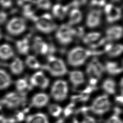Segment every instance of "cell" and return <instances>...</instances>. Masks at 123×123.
Masks as SVG:
<instances>
[{"mask_svg": "<svg viewBox=\"0 0 123 123\" xmlns=\"http://www.w3.org/2000/svg\"><path fill=\"white\" fill-rule=\"evenodd\" d=\"M74 108L73 103L70 104L66 108L64 111V113L65 117H68L72 113Z\"/></svg>", "mask_w": 123, "mask_h": 123, "instance_id": "obj_34", "label": "cell"}, {"mask_svg": "<svg viewBox=\"0 0 123 123\" xmlns=\"http://www.w3.org/2000/svg\"><path fill=\"white\" fill-rule=\"evenodd\" d=\"M105 69L110 74L117 75L122 72L123 68L116 62H108L105 64Z\"/></svg>", "mask_w": 123, "mask_h": 123, "instance_id": "obj_22", "label": "cell"}, {"mask_svg": "<svg viewBox=\"0 0 123 123\" xmlns=\"http://www.w3.org/2000/svg\"><path fill=\"white\" fill-rule=\"evenodd\" d=\"M116 101L119 103L122 104L123 103V97L122 96H118L116 97Z\"/></svg>", "mask_w": 123, "mask_h": 123, "instance_id": "obj_41", "label": "cell"}, {"mask_svg": "<svg viewBox=\"0 0 123 123\" xmlns=\"http://www.w3.org/2000/svg\"><path fill=\"white\" fill-rule=\"evenodd\" d=\"M122 122L121 120L117 115H113L108 119L106 123H120Z\"/></svg>", "mask_w": 123, "mask_h": 123, "instance_id": "obj_35", "label": "cell"}, {"mask_svg": "<svg viewBox=\"0 0 123 123\" xmlns=\"http://www.w3.org/2000/svg\"><path fill=\"white\" fill-rule=\"evenodd\" d=\"M14 55L13 50L10 45L4 44L0 46V59L8 60L13 57Z\"/></svg>", "mask_w": 123, "mask_h": 123, "instance_id": "obj_18", "label": "cell"}, {"mask_svg": "<svg viewBox=\"0 0 123 123\" xmlns=\"http://www.w3.org/2000/svg\"><path fill=\"white\" fill-rule=\"evenodd\" d=\"M123 48L121 44H108L105 47V51L109 56L116 57L118 56L123 52Z\"/></svg>", "mask_w": 123, "mask_h": 123, "instance_id": "obj_15", "label": "cell"}, {"mask_svg": "<svg viewBox=\"0 0 123 123\" xmlns=\"http://www.w3.org/2000/svg\"><path fill=\"white\" fill-rule=\"evenodd\" d=\"M6 121L5 118H4L2 117H0V123H5Z\"/></svg>", "mask_w": 123, "mask_h": 123, "instance_id": "obj_42", "label": "cell"}, {"mask_svg": "<svg viewBox=\"0 0 123 123\" xmlns=\"http://www.w3.org/2000/svg\"><path fill=\"white\" fill-rule=\"evenodd\" d=\"M90 4L92 6H102L105 4V1L104 0H94L92 1L90 3Z\"/></svg>", "mask_w": 123, "mask_h": 123, "instance_id": "obj_38", "label": "cell"}, {"mask_svg": "<svg viewBox=\"0 0 123 123\" xmlns=\"http://www.w3.org/2000/svg\"><path fill=\"white\" fill-rule=\"evenodd\" d=\"M105 12L106 14L107 21L109 23L116 22L122 17V11L120 8L111 3L107 4L105 6Z\"/></svg>", "mask_w": 123, "mask_h": 123, "instance_id": "obj_8", "label": "cell"}, {"mask_svg": "<svg viewBox=\"0 0 123 123\" xmlns=\"http://www.w3.org/2000/svg\"><path fill=\"white\" fill-rule=\"evenodd\" d=\"M82 15L81 12L77 8H73L70 12L68 25H74L79 23L82 19Z\"/></svg>", "mask_w": 123, "mask_h": 123, "instance_id": "obj_23", "label": "cell"}, {"mask_svg": "<svg viewBox=\"0 0 123 123\" xmlns=\"http://www.w3.org/2000/svg\"><path fill=\"white\" fill-rule=\"evenodd\" d=\"M111 107V103L107 95L97 97L90 107L92 111L98 115H102L108 111Z\"/></svg>", "mask_w": 123, "mask_h": 123, "instance_id": "obj_5", "label": "cell"}, {"mask_svg": "<svg viewBox=\"0 0 123 123\" xmlns=\"http://www.w3.org/2000/svg\"><path fill=\"white\" fill-rule=\"evenodd\" d=\"M102 87L107 93L113 95L115 93L116 90V82L112 79H107L103 83Z\"/></svg>", "mask_w": 123, "mask_h": 123, "instance_id": "obj_25", "label": "cell"}, {"mask_svg": "<svg viewBox=\"0 0 123 123\" xmlns=\"http://www.w3.org/2000/svg\"><path fill=\"white\" fill-rule=\"evenodd\" d=\"M12 83V79L5 70L0 69V90L8 87Z\"/></svg>", "mask_w": 123, "mask_h": 123, "instance_id": "obj_24", "label": "cell"}, {"mask_svg": "<svg viewBox=\"0 0 123 123\" xmlns=\"http://www.w3.org/2000/svg\"><path fill=\"white\" fill-rule=\"evenodd\" d=\"M32 49L35 53L45 55L49 52V45L40 37H36L34 40Z\"/></svg>", "mask_w": 123, "mask_h": 123, "instance_id": "obj_12", "label": "cell"}, {"mask_svg": "<svg viewBox=\"0 0 123 123\" xmlns=\"http://www.w3.org/2000/svg\"><path fill=\"white\" fill-rule=\"evenodd\" d=\"M43 67L54 77H62L67 72V67L63 61L52 55L48 57L46 65Z\"/></svg>", "mask_w": 123, "mask_h": 123, "instance_id": "obj_2", "label": "cell"}, {"mask_svg": "<svg viewBox=\"0 0 123 123\" xmlns=\"http://www.w3.org/2000/svg\"><path fill=\"white\" fill-rule=\"evenodd\" d=\"M11 71L13 74L19 75L23 72L24 65L23 62L19 58H15L10 65Z\"/></svg>", "mask_w": 123, "mask_h": 123, "instance_id": "obj_20", "label": "cell"}, {"mask_svg": "<svg viewBox=\"0 0 123 123\" xmlns=\"http://www.w3.org/2000/svg\"><path fill=\"white\" fill-rule=\"evenodd\" d=\"M68 6H63L60 4L54 5L53 8V13L54 17L62 20L65 18L68 11Z\"/></svg>", "mask_w": 123, "mask_h": 123, "instance_id": "obj_17", "label": "cell"}, {"mask_svg": "<svg viewBox=\"0 0 123 123\" xmlns=\"http://www.w3.org/2000/svg\"><path fill=\"white\" fill-rule=\"evenodd\" d=\"M82 123H96L94 118L91 117L86 116Z\"/></svg>", "mask_w": 123, "mask_h": 123, "instance_id": "obj_40", "label": "cell"}, {"mask_svg": "<svg viewBox=\"0 0 123 123\" xmlns=\"http://www.w3.org/2000/svg\"><path fill=\"white\" fill-rule=\"evenodd\" d=\"M55 123H65L64 120L62 119H60L58 121H57Z\"/></svg>", "mask_w": 123, "mask_h": 123, "instance_id": "obj_43", "label": "cell"}, {"mask_svg": "<svg viewBox=\"0 0 123 123\" xmlns=\"http://www.w3.org/2000/svg\"><path fill=\"white\" fill-rule=\"evenodd\" d=\"M31 85L45 89L48 86L49 80L42 72H37L32 76L30 80Z\"/></svg>", "mask_w": 123, "mask_h": 123, "instance_id": "obj_10", "label": "cell"}, {"mask_svg": "<svg viewBox=\"0 0 123 123\" xmlns=\"http://www.w3.org/2000/svg\"><path fill=\"white\" fill-rule=\"evenodd\" d=\"M27 26L25 21L20 17L12 18L6 25L7 32L11 35H18L25 31Z\"/></svg>", "mask_w": 123, "mask_h": 123, "instance_id": "obj_6", "label": "cell"}, {"mask_svg": "<svg viewBox=\"0 0 123 123\" xmlns=\"http://www.w3.org/2000/svg\"><path fill=\"white\" fill-rule=\"evenodd\" d=\"M86 72L90 77V79L98 80L101 77V76L96 71L93 67L90 64H88L86 68Z\"/></svg>", "mask_w": 123, "mask_h": 123, "instance_id": "obj_30", "label": "cell"}, {"mask_svg": "<svg viewBox=\"0 0 123 123\" xmlns=\"http://www.w3.org/2000/svg\"><path fill=\"white\" fill-rule=\"evenodd\" d=\"M33 20L35 22L37 29L44 33H50L56 29V25L49 13H45L40 17H35Z\"/></svg>", "mask_w": 123, "mask_h": 123, "instance_id": "obj_3", "label": "cell"}, {"mask_svg": "<svg viewBox=\"0 0 123 123\" xmlns=\"http://www.w3.org/2000/svg\"><path fill=\"white\" fill-rule=\"evenodd\" d=\"M101 34L98 32H92L84 36L83 41L85 44L91 45L100 39Z\"/></svg>", "mask_w": 123, "mask_h": 123, "instance_id": "obj_26", "label": "cell"}, {"mask_svg": "<svg viewBox=\"0 0 123 123\" xmlns=\"http://www.w3.org/2000/svg\"><path fill=\"white\" fill-rule=\"evenodd\" d=\"M16 87L18 91H25L28 87V83L25 79H20L16 82Z\"/></svg>", "mask_w": 123, "mask_h": 123, "instance_id": "obj_31", "label": "cell"}, {"mask_svg": "<svg viewBox=\"0 0 123 123\" xmlns=\"http://www.w3.org/2000/svg\"><path fill=\"white\" fill-rule=\"evenodd\" d=\"M103 53V52L101 51L90 50L77 47L68 53L67 61L68 64L72 67H79L83 64L89 57L101 55Z\"/></svg>", "mask_w": 123, "mask_h": 123, "instance_id": "obj_1", "label": "cell"}, {"mask_svg": "<svg viewBox=\"0 0 123 123\" xmlns=\"http://www.w3.org/2000/svg\"><path fill=\"white\" fill-rule=\"evenodd\" d=\"M85 0H77L74 1L72 3H70V6H68V7L72 6L74 8H77L78 7L80 6L81 5H83L86 3Z\"/></svg>", "mask_w": 123, "mask_h": 123, "instance_id": "obj_36", "label": "cell"}, {"mask_svg": "<svg viewBox=\"0 0 123 123\" xmlns=\"http://www.w3.org/2000/svg\"><path fill=\"white\" fill-rule=\"evenodd\" d=\"M2 37V33L1 31V30H0V39Z\"/></svg>", "mask_w": 123, "mask_h": 123, "instance_id": "obj_44", "label": "cell"}, {"mask_svg": "<svg viewBox=\"0 0 123 123\" xmlns=\"http://www.w3.org/2000/svg\"><path fill=\"white\" fill-rule=\"evenodd\" d=\"M102 12L99 9H93L88 13L86 20L87 27L95 28L100 25L101 22Z\"/></svg>", "mask_w": 123, "mask_h": 123, "instance_id": "obj_11", "label": "cell"}, {"mask_svg": "<svg viewBox=\"0 0 123 123\" xmlns=\"http://www.w3.org/2000/svg\"><path fill=\"white\" fill-rule=\"evenodd\" d=\"M68 86L67 82L62 80H57L52 86L51 95L57 101H62L67 98Z\"/></svg>", "mask_w": 123, "mask_h": 123, "instance_id": "obj_4", "label": "cell"}, {"mask_svg": "<svg viewBox=\"0 0 123 123\" xmlns=\"http://www.w3.org/2000/svg\"><path fill=\"white\" fill-rule=\"evenodd\" d=\"M69 80L74 86H79L85 82V78L82 72L79 71L70 72Z\"/></svg>", "mask_w": 123, "mask_h": 123, "instance_id": "obj_16", "label": "cell"}, {"mask_svg": "<svg viewBox=\"0 0 123 123\" xmlns=\"http://www.w3.org/2000/svg\"><path fill=\"white\" fill-rule=\"evenodd\" d=\"M72 32L74 36L77 37H84L85 33V30L82 27H77L74 28H72Z\"/></svg>", "mask_w": 123, "mask_h": 123, "instance_id": "obj_33", "label": "cell"}, {"mask_svg": "<svg viewBox=\"0 0 123 123\" xmlns=\"http://www.w3.org/2000/svg\"><path fill=\"white\" fill-rule=\"evenodd\" d=\"M16 45L17 51L21 54L25 55L28 53L30 46L29 40L27 37L18 40L16 42Z\"/></svg>", "mask_w": 123, "mask_h": 123, "instance_id": "obj_21", "label": "cell"}, {"mask_svg": "<svg viewBox=\"0 0 123 123\" xmlns=\"http://www.w3.org/2000/svg\"><path fill=\"white\" fill-rule=\"evenodd\" d=\"M38 8L44 10H49L51 6V3L48 0H37L35 1Z\"/></svg>", "mask_w": 123, "mask_h": 123, "instance_id": "obj_32", "label": "cell"}, {"mask_svg": "<svg viewBox=\"0 0 123 123\" xmlns=\"http://www.w3.org/2000/svg\"><path fill=\"white\" fill-rule=\"evenodd\" d=\"M0 4L2 6L5 8H8L11 6L12 4V1L9 0H2L0 1Z\"/></svg>", "mask_w": 123, "mask_h": 123, "instance_id": "obj_39", "label": "cell"}, {"mask_svg": "<svg viewBox=\"0 0 123 123\" xmlns=\"http://www.w3.org/2000/svg\"><path fill=\"white\" fill-rule=\"evenodd\" d=\"M55 37L58 41L62 45L69 44L72 41L74 37L72 27L68 25H62L57 31Z\"/></svg>", "mask_w": 123, "mask_h": 123, "instance_id": "obj_7", "label": "cell"}, {"mask_svg": "<svg viewBox=\"0 0 123 123\" xmlns=\"http://www.w3.org/2000/svg\"><path fill=\"white\" fill-rule=\"evenodd\" d=\"M123 35L122 27L120 26H114L107 30L106 35L107 40H118L120 39Z\"/></svg>", "mask_w": 123, "mask_h": 123, "instance_id": "obj_13", "label": "cell"}, {"mask_svg": "<svg viewBox=\"0 0 123 123\" xmlns=\"http://www.w3.org/2000/svg\"><path fill=\"white\" fill-rule=\"evenodd\" d=\"M25 99V97L22 94L11 92L5 96L3 102L9 108H15L18 106Z\"/></svg>", "mask_w": 123, "mask_h": 123, "instance_id": "obj_9", "label": "cell"}, {"mask_svg": "<svg viewBox=\"0 0 123 123\" xmlns=\"http://www.w3.org/2000/svg\"><path fill=\"white\" fill-rule=\"evenodd\" d=\"M26 123H49L48 118L44 113H39L27 117Z\"/></svg>", "mask_w": 123, "mask_h": 123, "instance_id": "obj_19", "label": "cell"}, {"mask_svg": "<svg viewBox=\"0 0 123 123\" xmlns=\"http://www.w3.org/2000/svg\"><path fill=\"white\" fill-rule=\"evenodd\" d=\"M7 18V14L5 12L0 11V25L4 23Z\"/></svg>", "mask_w": 123, "mask_h": 123, "instance_id": "obj_37", "label": "cell"}, {"mask_svg": "<svg viewBox=\"0 0 123 123\" xmlns=\"http://www.w3.org/2000/svg\"><path fill=\"white\" fill-rule=\"evenodd\" d=\"M26 64L28 67L34 69L40 68L41 65L37 58L33 55H29L26 59Z\"/></svg>", "mask_w": 123, "mask_h": 123, "instance_id": "obj_27", "label": "cell"}, {"mask_svg": "<svg viewBox=\"0 0 123 123\" xmlns=\"http://www.w3.org/2000/svg\"><path fill=\"white\" fill-rule=\"evenodd\" d=\"M49 112L54 117H58L62 112V107L57 104H51L49 107Z\"/></svg>", "mask_w": 123, "mask_h": 123, "instance_id": "obj_29", "label": "cell"}, {"mask_svg": "<svg viewBox=\"0 0 123 123\" xmlns=\"http://www.w3.org/2000/svg\"><path fill=\"white\" fill-rule=\"evenodd\" d=\"M49 98L48 95L44 93H39L35 95L32 98L31 104L33 106L41 108L48 103Z\"/></svg>", "mask_w": 123, "mask_h": 123, "instance_id": "obj_14", "label": "cell"}, {"mask_svg": "<svg viewBox=\"0 0 123 123\" xmlns=\"http://www.w3.org/2000/svg\"><path fill=\"white\" fill-rule=\"evenodd\" d=\"M90 64L93 67L95 70L100 75L102 76L105 71V67L100 62L97 58H94L90 63Z\"/></svg>", "mask_w": 123, "mask_h": 123, "instance_id": "obj_28", "label": "cell"}]
</instances>
